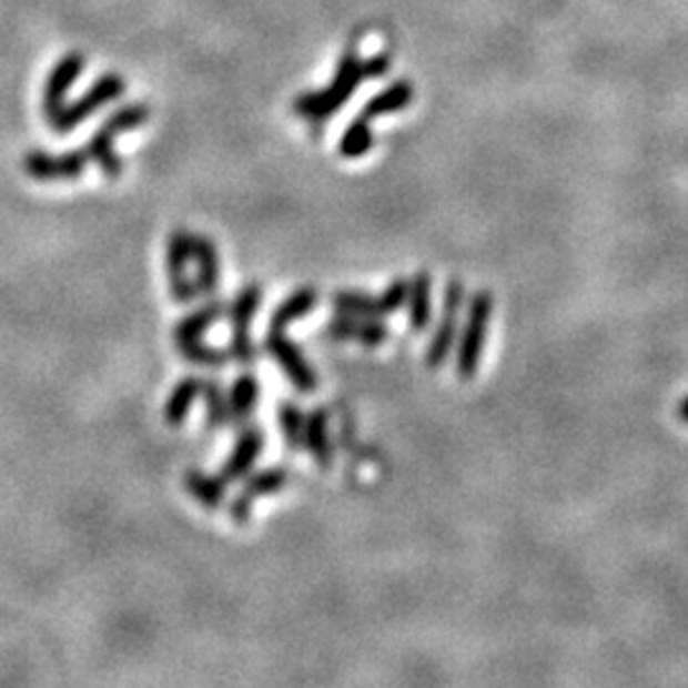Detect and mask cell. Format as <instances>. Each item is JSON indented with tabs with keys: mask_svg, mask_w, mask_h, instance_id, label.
<instances>
[{
	"mask_svg": "<svg viewBox=\"0 0 688 688\" xmlns=\"http://www.w3.org/2000/svg\"><path fill=\"white\" fill-rule=\"evenodd\" d=\"M363 82H367L365 62L360 59L357 49H347L344 51V57L340 59V67H337V74H334V80L320 92L299 94L296 102H294V110L301 118L322 123V120L332 118L334 113H340V110L344 108V102H347L352 94L360 90V84Z\"/></svg>",
	"mask_w": 688,
	"mask_h": 688,
	"instance_id": "6da1fadb",
	"label": "cell"
},
{
	"mask_svg": "<svg viewBox=\"0 0 688 688\" xmlns=\"http://www.w3.org/2000/svg\"><path fill=\"white\" fill-rule=\"evenodd\" d=\"M149 115H151L149 108L141 105V102H133V105L115 110V113L94 131L90 143L82 145L84 156H88L90 163H98L100 171L108 179H118L123 174V161H120L115 151V135L135 131V128H141L145 120H149Z\"/></svg>",
	"mask_w": 688,
	"mask_h": 688,
	"instance_id": "7a4b0ae2",
	"label": "cell"
},
{
	"mask_svg": "<svg viewBox=\"0 0 688 688\" xmlns=\"http://www.w3.org/2000/svg\"><path fill=\"white\" fill-rule=\"evenodd\" d=\"M220 314H222V306L214 301V304L196 308L194 314L184 316V320L176 324V330H174L176 350L182 352L189 363L202 365V367H222L227 363V352L214 350L204 342V332L220 320Z\"/></svg>",
	"mask_w": 688,
	"mask_h": 688,
	"instance_id": "3957f363",
	"label": "cell"
},
{
	"mask_svg": "<svg viewBox=\"0 0 688 688\" xmlns=\"http://www.w3.org/2000/svg\"><path fill=\"white\" fill-rule=\"evenodd\" d=\"M493 294L489 291H477L475 296L469 299L467 306V320H464L462 330V342L457 347V373L464 381L477 375L482 352H485V340H487V326L489 316H493Z\"/></svg>",
	"mask_w": 688,
	"mask_h": 688,
	"instance_id": "277c9868",
	"label": "cell"
},
{
	"mask_svg": "<svg viewBox=\"0 0 688 688\" xmlns=\"http://www.w3.org/2000/svg\"><path fill=\"white\" fill-rule=\"evenodd\" d=\"M125 92V82L120 74H102L92 88L82 94L80 100L64 102L62 110L54 118H49V125L54 128L57 133H72L77 125L84 123L90 115L98 113L100 108H105L108 102H115L120 94Z\"/></svg>",
	"mask_w": 688,
	"mask_h": 688,
	"instance_id": "5b68a950",
	"label": "cell"
},
{
	"mask_svg": "<svg viewBox=\"0 0 688 688\" xmlns=\"http://www.w3.org/2000/svg\"><path fill=\"white\" fill-rule=\"evenodd\" d=\"M263 301V289L257 283L245 286L240 294L232 299L230 304V326H232V342H230V357L237 360V363L251 365L257 357V350L251 337V326L261 308Z\"/></svg>",
	"mask_w": 688,
	"mask_h": 688,
	"instance_id": "8992f818",
	"label": "cell"
},
{
	"mask_svg": "<svg viewBox=\"0 0 688 688\" xmlns=\"http://www.w3.org/2000/svg\"><path fill=\"white\" fill-rule=\"evenodd\" d=\"M406 296H408V281L395 279L381 296L357 294V291H340V294H334L332 304L337 312L344 314L365 316V320H383V316L401 312V308L406 306Z\"/></svg>",
	"mask_w": 688,
	"mask_h": 688,
	"instance_id": "52a82bcc",
	"label": "cell"
},
{
	"mask_svg": "<svg viewBox=\"0 0 688 688\" xmlns=\"http://www.w3.org/2000/svg\"><path fill=\"white\" fill-rule=\"evenodd\" d=\"M283 332L286 330H273V326H269L263 347L275 357V363H279L283 373L289 375V381L294 383V388L299 393H314L316 385H320V377H316L314 367L306 363L304 352H301Z\"/></svg>",
	"mask_w": 688,
	"mask_h": 688,
	"instance_id": "ba28073f",
	"label": "cell"
},
{
	"mask_svg": "<svg viewBox=\"0 0 688 688\" xmlns=\"http://www.w3.org/2000/svg\"><path fill=\"white\" fill-rule=\"evenodd\" d=\"M464 304V283L459 279H452L449 286H446L444 294V312H442V322H438L434 340L428 344L426 350V365L428 367H442L446 363V357L452 355L454 350V340H457V330H459V312Z\"/></svg>",
	"mask_w": 688,
	"mask_h": 688,
	"instance_id": "9c48e42d",
	"label": "cell"
},
{
	"mask_svg": "<svg viewBox=\"0 0 688 688\" xmlns=\"http://www.w3.org/2000/svg\"><path fill=\"white\" fill-rule=\"evenodd\" d=\"M88 163L90 161L82 149L62 153V156H54V153L47 151H31L23 156V169L37 182H74L88 169Z\"/></svg>",
	"mask_w": 688,
	"mask_h": 688,
	"instance_id": "30bf717a",
	"label": "cell"
},
{
	"mask_svg": "<svg viewBox=\"0 0 688 688\" xmlns=\"http://www.w3.org/2000/svg\"><path fill=\"white\" fill-rule=\"evenodd\" d=\"M189 263H192V247H189V232L174 230L166 243V271L171 294L179 304H189L196 299V286L189 279Z\"/></svg>",
	"mask_w": 688,
	"mask_h": 688,
	"instance_id": "8fae6325",
	"label": "cell"
},
{
	"mask_svg": "<svg viewBox=\"0 0 688 688\" xmlns=\"http://www.w3.org/2000/svg\"><path fill=\"white\" fill-rule=\"evenodd\" d=\"M286 482H289V469H283V467L255 472L253 477H247V482L243 485V489H240V495L235 497V500L230 503L227 507L230 518L237 523H245L247 518H251L253 503L257 500V497L281 493V489L286 487Z\"/></svg>",
	"mask_w": 688,
	"mask_h": 688,
	"instance_id": "7c38bea8",
	"label": "cell"
},
{
	"mask_svg": "<svg viewBox=\"0 0 688 688\" xmlns=\"http://www.w3.org/2000/svg\"><path fill=\"white\" fill-rule=\"evenodd\" d=\"M84 69V57L80 51H69L51 69L44 84V98H41V105H44V118H54L62 105L67 102V92L74 88L77 77L82 74Z\"/></svg>",
	"mask_w": 688,
	"mask_h": 688,
	"instance_id": "4fadbf2b",
	"label": "cell"
},
{
	"mask_svg": "<svg viewBox=\"0 0 688 688\" xmlns=\"http://www.w3.org/2000/svg\"><path fill=\"white\" fill-rule=\"evenodd\" d=\"M189 247H192V263L196 265V294L214 296L220 286V255L217 247L206 235L189 232Z\"/></svg>",
	"mask_w": 688,
	"mask_h": 688,
	"instance_id": "5bb4252c",
	"label": "cell"
},
{
	"mask_svg": "<svg viewBox=\"0 0 688 688\" xmlns=\"http://www.w3.org/2000/svg\"><path fill=\"white\" fill-rule=\"evenodd\" d=\"M326 332L337 340H357L367 344V347H377L391 337V330L377 320H365V316L344 314L340 312L334 320L326 324Z\"/></svg>",
	"mask_w": 688,
	"mask_h": 688,
	"instance_id": "9a60e30c",
	"label": "cell"
},
{
	"mask_svg": "<svg viewBox=\"0 0 688 688\" xmlns=\"http://www.w3.org/2000/svg\"><path fill=\"white\" fill-rule=\"evenodd\" d=\"M263 444H265V438H263L261 432H257V428H245V432L237 436L235 449H232V454L227 457L220 477L225 479V482L243 479L247 472L255 467V462H257V457H261V452H263Z\"/></svg>",
	"mask_w": 688,
	"mask_h": 688,
	"instance_id": "2e32d148",
	"label": "cell"
},
{
	"mask_svg": "<svg viewBox=\"0 0 688 688\" xmlns=\"http://www.w3.org/2000/svg\"><path fill=\"white\" fill-rule=\"evenodd\" d=\"M304 449L312 454L322 469L332 467L334 449L330 442V413L324 408H314L306 413L304 421Z\"/></svg>",
	"mask_w": 688,
	"mask_h": 688,
	"instance_id": "e0dca14e",
	"label": "cell"
},
{
	"mask_svg": "<svg viewBox=\"0 0 688 688\" xmlns=\"http://www.w3.org/2000/svg\"><path fill=\"white\" fill-rule=\"evenodd\" d=\"M432 275L428 273H416L408 283V296H406V306H408V330L413 334H421L428 330L432 324Z\"/></svg>",
	"mask_w": 688,
	"mask_h": 688,
	"instance_id": "ac0fdd59",
	"label": "cell"
},
{
	"mask_svg": "<svg viewBox=\"0 0 688 688\" xmlns=\"http://www.w3.org/2000/svg\"><path fill=\"white\" fill-rule=\"evenodd\" d=\"M411 102H413V84L406 80H398L377 94H373V98L365 102V108L360 110V115L367 120H375L381 115L401 113V110H406Z\"/></svg>",
	"mask_w": 688,
	"mask_h": 688,
	"instance_id": "d6986e66",
	"label": "cell"
},
{
	"mask_svg": "<svg viewBox=\"0 0 688 688\" xmlns=\"http://www.w3.org/2000/svg\"><path fill=\"white\" fill-rule=\"evenodd\" d=\"M202 395V377L186 375L176 383V388L171 391L166 406H163V418H166L169 426H182L184 418L192 411L194 401Z\"/></svg>",
	"mask_w": 688,
	"mask_h": 688,
	"instance_id": "ffe728a7",
	"label": "cell"
},
{
	"mask_svg": "<svg viewBox=\"0 0 688 688\" xmlns=\"http://www.w3.org/2000/svg\"><path fill=\"white\" fill-rule=\"evenodd\" d=\"M257 395H261V385H257V377L253 373H243L235 377V383H232L227 393L232 424H243V421L253 418L257 408Z\"/></svg>",
	"mask_w": 688,
	"mask_h": 688,
	"instance_id": "44dd1931",
	"label": "cell"
},
{
	"mask_svg": "<svg viewBox=\"0 0 688 688\" xmlns=\"http://www.w3.org/2000/svg\"><path fill=\"white\" fill-rule=\"evenodd\" d=\"M316 301H320V294H316V289H312V286H304V289L294 291V294L286 296V301H281V306L273 312L271 326L273 330H286L291 322H296V320H301V316L312 314L316 308Z\"/></svg>",
	"mask_w": 688,
	"mask_h": 688,
	"instance_id": "7402d4cb",
	"label": "cell"
},
{
	"mask_svg": "<svg viewBox=\"0 0 688 688\" xmlns=\"http://www.w3.org/2000/svg\"><path fill=\"white\" fill-rule=\"evenodd\" d=\"M184 487L206 510H217V507L225 503V479L222 477H210L200 469H189L184 475Z\"/></svg>",
	"mask_w": 688,
	"mask_h": 688,
	"instance_id": "603a6c76",
	"label": "cell"
},
{
	"mask_svg": "<svg viewBox=\"0 0 688 688\" xmlns=\"http://www.w3.org/2000/svg\"><path fill=\"white\" fill-rule=\"evenodd\" d=\"M202 395H204L206 428L217 432V428L230 426L232 424L230 398H227V393L222 391V385L217 381H202Z\"/></svg>",
	"mask_w": 688,
	"mask_h": 688,
	"instance_id": "cb8c5ba5",
	"label": "cell"
},
{
	"mask_svg": "<svg viewBox=\"0 0 688 688\" xmlns=\"http://www.w3.org/2000/svg\"><path fill=\"white\" fill-rule=\"evenodd\" d=\"M373 120H367L363 115H357V120L344 128V133L340 138V153L344 159H363L365 153L375 145L373 135Z\"/></svg>",
	"mask_w": 688,
	"mask_h": 688,
	"instance_id": "d4e9b609",
	"label": "cell"
},
{
	"mask_svg": "<svg viewBox=\"0 0 688 688\" xmlns=\"http://www.w3.org/2000/svg\"><path fill=\"white\" fill-rule=\"evenodd\" d=\"M304 411H301L296 403L283 401L279 408V424L283 438H286V446L291 452H301L304 449Z\"/></svg>",
	"mask_w": 688,
	"mask_h": 688,
	"instance_id": "484cf974",
	"label": "cell"
},
{
	"mask_svg": "<svg viewBox=\"0 0 688 688\" xmlns=\"http://www.w3.org/2000/svg\"><path fill=\"white\" fill-rule=\"evenodd\" d=\"M391 69V57L388 54H377L373 59H367L365 62V77L367 80H377V77H383L385 72Z\"/></svg>",
	"mask_w": 688,
	"mask_h": 688,
	"instance_id": "4316f807",
	"label": "cell"
},
{
	"mask_svg": "<svg viewBox=\"0 0 688 688\" xmlns=\"http://www.w3.org/2000/svg\"><path fill=\"white\" fill-rule=\"evenodd\" d=\"M678 418H681L684 424L688 426V398H684L681 406H678Z\"/></svg>",
	"mask_w": 688,
	"mask_h": 688,
	"instance_id": "83f0119b",
	"label": "cell"
}]
</instances>
